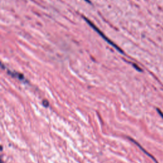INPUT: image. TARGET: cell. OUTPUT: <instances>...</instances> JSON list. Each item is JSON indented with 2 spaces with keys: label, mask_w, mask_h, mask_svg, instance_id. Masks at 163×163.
I'll list each match as a JSON object with an SVG mask.
<instances>
[{
  "label": "cell",
  "mask_w": 163,
  "mask_h": 163,
  "mask_svg": "<svg viewBox=\"0 0 163 163\" xmlns=\"http://www.w3.org/2000/svg\"><path fill=\"white\" fill-rule=\"evenodd\" d=\"M129 139H130V140H131V141H132V142H134V143H135V144H136V145H137V146H138V147H140V148H141V149H142V151H143V152H145V154H147V155H148V156H149V157H151V158H152V159H153V160H154V162H156V163H158V162H157V160H156V159H155V158H154V157H153V156H152V155H151V154H149V153H148V152H147V151H145V149H144V148H142V146H140V144H138V143H137V142H135V141H134V140L131 139V138H129Z\"/></svg>",
  "instance_id": "cell-2"
},
{
  "label": "cell",
  "mask_w": 163,
  "mask_h": 163,
  "mask_svg": "<svg viewBox=\"0 0 163 163\" xmlns=\"http://www.w3.org/2000/svg\"><path fill=\"white\" fill-rule=\"evenodd\" d=\"M43 106H46V107H47V106H48V102L47 101H46V100H44V101H43Z\"/></svg>",
  "instance_id": "cell-4"
},
{
  "label": "cell",
  "mask_w": 163,
  "mask_h": 163,
  "mask_svg": "<svg viewBox=\"0 0 163 163\" xmlns=\"http://www.w3.org/2000/svg\"><path fill=\"white\" fill-rule=\"evenodd\" d=\"M84 1H85L86 2L89 3H91V1H90V0H84Z\"/></svg>",
  "instance_id": "cell-6"
},
{
  "label": "cell",
  "mask_w": 163,
  "mask_h": 163,
  "mask_svg": "<svg viewBox=\"0 0 163 163\" xmlns=\"http://www.w3.org/2000/svg\"><path fill=\"white\" fill-rule=\"evenodd\" d=\"M8 73L10 74V75H11V76L14 77L18 78V79H19L20 80H23V79H24V76L20 73H18L16 72H11V71H8Z\"/></svg>",
  "instance_id": "cell-3"
},
{
  "label": "cell",
  "mask_w": 163,
  "mask_h": 163,
  "mask_svg": "<svg viewBox=\"0 0 163 163\" xmlns=\"http://www.w3.org/2000/svg\"><path fill=\"white\" fill-rule=\"evenodd\" d=\"M157 111H158L159 114V115H161V116L163 118V113H162V111H161V110H160L159 109V108H157Z\"/></svg>",
  "instance_id": "cell-5"
},
{
  "label": "cell",
  "mask_w": 163,
  "mask_h": 163,
  "mask_svg": "<svg viewBox=\"0 0 163 163\" xmlns=\"http://www.w3.org/2000/svg\"><path fill=\"white\" fill-rule=\"evenodd\" d=\"M83 18L84 19V20H85L86 22H87V24H88L90 26H91V28H92V29H93L96 32V33H98V34H99L100 36H101V37L103 38V39L105 40L106 41V42H107L108 43V44H110V45L112 46V47H114V48H115V49H116L117 51H118V52H119L120 53H121V54H124V52H123L121 48H120V47H118V46L117 45L115 44V43H114V42H113L111 40L109 39V38H108V37L106 36L105 35V34H104V33H103V32L101 31L100 30V29H99V28H97V27L96 26V25H95V24H94L93 22H91V20H89V19H88L87 18L85 17H83Z\"/></svg>",
  "instance_id": "cell-1"
}]
</instances>
